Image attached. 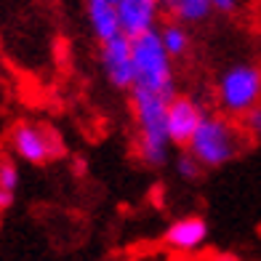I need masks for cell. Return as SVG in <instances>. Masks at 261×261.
Here are the masks:
<instances>
[{
	"label": "cell",
	"mask_w": 261,
	"mask_h": 261,
	"mask_svg": "<svg viewBox=\"0 0 261 261\" xmlns=\"http://www.w3.org/2000/svg\"><path fill=\"white\" fill-rule=\"evenodd\" d=\"M171 99L130 88V112L136 120V158L147 168H163L168 163L171 141L165 128Z\"/></svg>",
	"instance_id": "obj_1"
},
{
	"label": "cell",
	"mask_w": 261,
	"mask_h": 261,
	"mask_svg": "<svg viewBox=\"0 0 261 261\" xmlns=\"http://www.w3.org/2000/svg\"><path fill=\"white\" fill-rule=\"evenodd\" d=\"M130 54H134V88L173 99L176 96L173 59L165 54L158 30L144 32L130 40Z\"/></svg>",
	"instance_id": "obj_2"
},
{
	"label": "cell",
	"mask_w": 261,
	"mask_h": 261,
	"mask_svg": "<svg viewBox=\"0 0 261 261\" xmlns=\"http://www.w3.org/2000/svg\"><path fill=\"white\" fill-rule=\"evenodd\" d=\"M240 149H243V136L237 130V125L229 117L208 115V112L187 144V152L203 165V171H213L232 163L240 155Z\"/></svg>",
	"instance_id": "obj_3"
},
{
	"label": "cell",
	"mask_w": 261,
	"mask_h": 261,
	"mask_svg": "<svg viewBox=\"0 0 261 261\" xmlns=\"http://www.w3.org/2000/svg\"><path fill=\"white\" fill-rule=\"evenodd\" d=\"M216 104L224 117H245L261 104V64L237 62L229 64L216 80Z\"/></svg>",
	"instance_id": "obj_4"
},
{
	"label": "cell",
	"mask_w": 261,
	"mask_h": 261,
	"mask_svg": "<svg viewBox=\"0 0 261 261\" xmlns=\"http://www.w3.org/2000/svg\"><path fill=\"white\" fill-rule=\"evenodd\" d=\"M11 147H14V152L21 160L32 165H43L64 152L62 139L54 130L30 125V123H21L11 130Z\"/></svg>",
	"instance_id": "obj_5"
},
{
	"label": "cell",
	"mask_w": 261,
	"mask_h": 261,
	"mask_svg": "<svg viewBox=\"0 0 261 261\" xmlns=\"http://www.w3.org/2000/svg\"><path fill=\"white\" fill-rule=\"evenodd\" d=\"M99 62H101V72L112 88L117 91L134 88V54H130V40L123 32L115 35L112 40L101 43Z\"/></svg>",
	"instance_id": "obj_6"
},
{
	"label": "cell",
	"mask_w": 261,
	"mask_h": 261,
	"mask_svg": "<svg viewBox=\"0 0 261 261\" xmlns=\"http://www.w3.org/2000/svg\"><path fill=\"white\" fill-rule=\"evenodd\" d=\"M205 117L203 104L192 96H176L168 104V115H165V128H168V141L171 147H184L189 144V139L195 136V130L200 120Z\"/></svg>",
	"instance_id": "obj_7"
},
{
	"label": "cell",
	"mask_w": 261,
	"mask_h": 261,
	"mask_svg": "<svg viewBox=\"0 0 261 261\" xmlns=\"http://www.w3.org/2000/svg\"><path fill=\"white\" fill-rule=\"evenodd\" d=\"M115 11H117L120 32L128 40H134L144 32L158 30V19H160L158 0H117Z\"/></svg>",
	"instance_id": "obj_8"
},
{
	"label": "cell",
	"mask_w": 261,
	"mask_h": 261,
	"mask_svg": "<svg viewBox=\"0 0 261 261\" xmlns=\"http://www.w3.org/2000/svg\"><path fill=\"white\" fill-rule=\"evenodd\" d=\"M208 240V221L203 216H184L173 221L163 234V243L176 253H192L200 251Z\"/></svg>",
	"instance_id": "obj_9"
},
{
	"label": "cell",
	"mask_w": 261,
	"mask_h": 261,
	"mask_svg": "<svg viewBox=\"0 0 261 261\" xmlns=\"http://www.w3.org/2000/svg\"><path fill=\"white\" fill-rule=\"evenodd\" d=\"M86 16L91 32L96 35L99 43L112 40L115 35H120V24H117V11L112 0H86Z\"/></svg>",
	"instance_id": "obj_10"
},
{
	"label": "cell",
	"mask_w": 261,
	"mask_h": 261,
	"mask_svg": "<svg viewBox=\"0 0 261 261\" xmlns=\"http://www.w3.org/2000/svg\"><path fill=\"white\" fill-rule=\"evenodd\" d=\"M158 6L165 16L176 24H200V21H205L213 8L208 0H158Z\"/></svg>",
	"instance_id": "obj_11"
},
{
	"label": "cell",
	"mask_w": 261,
	"mask_h": 261,
	"mask_svg": "<svg viewBox=\"0 0 261 261\" xmlns=\"http://www.w3.org/2000/svg\"><path fill=\"white\" fill-rule=\"evenodd\" d=\"M158 38L163 43L165 54L171 59H184L189 54V45H192V38L184 24H176V21H165V24L158 30Z\"/></svg>",
	"instance_id": "obj_12"
},
{
	"label": "cell",
	"mask_w": 261,
	"mask_h": 261,
	"mask_svg": "<svg viewBox=\"0 0 261 261\" xmlns=\"http://www.w3.org/2000/svg\"><path fill=\"white\" fill-rule=\"evenodd\" d=\"M176 173H179L184 181H197L200 176H203V165L189 155V152H181V155L176 158Z\"/></svg>",
	"instance_id": "obj_13"
},
{
	"label": "cell",
	"mask_w": 261,
	"mask_h": 261,
	"mask_svg": "<svg viewBox=\"0 0 261 261\" xmlns=\"http://www.w3.org/2000/svg\"><path fill=\"white\" fill-rule=\"evenodd\" d=\"M0 187L8 189V192H16V187H19V168H16V163L0 160Z\"/></svg>",
	"instance_id": "obj_14"
},
{
	"label": "cell",
	"mask_w": 261,
	"mask_h": 261,
	"mask_svg": "<svg viewBox=\"0 0 261 261\" xmlns=\"http://www.w3.org/2000/svg\"><path fill=\"white\" fill-rule=\"evenodd\" d=\"M243 128H245L253 139H258V141H261V104L243 117Z\"/></svg>",
	"instance_id": "obj_15"
},
{
	"label": "cell",
	"mask_w": 261,
	"mask_h": 261,
	"mask_svg": "<svg viewBox=\"0 0 261 261\" xmlns=\"http://www.w3.org/2000/svg\"><path fill=\"white\" fill-rule=\"evenodd\" d=\"M213 11H219V14H234L237 8H240V0H208Z\"/></svg>",
	"instance_id": "obj_16"
},
{
	"label": "cell",
	"mask_w": 261,
	"mask_h": 261,
	"mask_svg": "<svg viewBox=\"0 0 261 261\" xmlns=\"http://www.w3.org/2000/svg\"><path fill=\"white\" fill-rule=\"evenodd\" d=\"M11 205H14V192H8V189L0 187V211H6Z\"/></svg>",
	"instance_id": "obj_17"
},
{
	"label": "cell",
	"mask_w": 261,
	"mask_h": 261,
	"mask_svg": "<svg viewBox=\"0 0 261 261\" xmlns=\"http://www.w3.org/2000/svg\"><path fill=\"white\" fill-rule=\"evenodd\" d=\"M112 3H117V0H112Z\"/></svg>",
	"instance_id": "obj_18"
}]
</instances>
